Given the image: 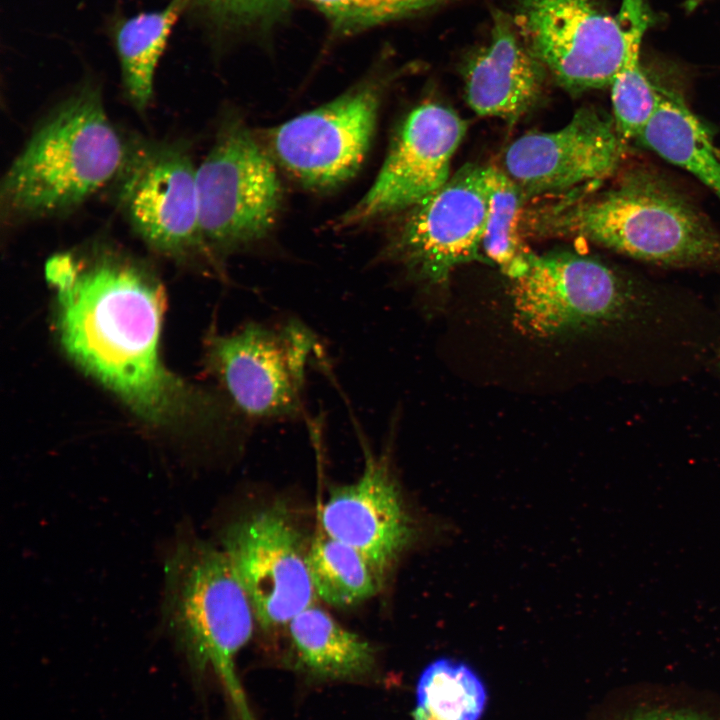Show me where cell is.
<instances>
[{
	"label": "cell",
	"mask_w": 720,
	"mask_h": 720,
	"mask_svg": "<svg viewBox=\"0 0 720 720\" xmlns=\"http://www.w3.org/2000/svg\"><path fill=\"white\" fill-rule=\"evenodd\" d=\"M45 274L56 291L61 344L87 374L158 426L214 418L211 400L160 360L162 291L145 269L107 246L93 245L89 252L52 256Z\"/></svg>",
	"instance_id": "1"
},
{
	"label": "cell",
	"mask_w": 720,
	"mask_h": 720,
	"mask_svg": "<svg viewBox=\"0 0 720 720\" xmlns=\"http://www.w3.org/2000/svg\"><path fill=\"white\" fill-rule=\"evenodd\" d=\"M128 136L111 121L100 86L87 79L40 121L5 173L2 223L15 227L62 216L111 185Z\"/></svg>",
	"instance_id": "2"
},
{
	"label": "cell",
	"mask_w": 720,
	"mask_h": 720,
	"mask_svg": "<svg viewBox=\"0 0 720 720\" xmlns=\"http://www.w3.org/2000/svg\"><path fill=\"white\" fill-rule=\"evenodd\" d=\"M530 231L576 236L627 256L664 265L720 264V235L674 186L633 168L600 195L532 212Z\"/></svg>",
	"instance_id": "3"
},
{
	"label": "cell",
	"mask_w": 720,
	"mask_h": 720,
	"mask_svg": "<svg viewBox=\"0 0 720 720\" xmlns=\"http://www.w3.org/2000/svg\"><path fill=\"white\" fill-rule=\"evenodd\" d=\"M162 616L197 674L213 670L240 720H253L235 659L252 637V603L227 555L193 536L176 539L165 562Z\"/></svg>",
	"instance_id": "4"
},
{
	"label": "cell",
	"mask_w": 720,
	"mask_h": 720,
	"mask_svg": "<svg viewBox=\"0 0 720 720\" xmlns=\"http://www.w3.org/2000/svg\"><path fill=\"white\" fill-rule=\"evenodd\" d=\"M200 227L209 253L246 248L265 238L281 204V185L269 155L242 120L225 119L197 167Z\"/></svg>",
	"instance_id": "5"
},
{
	"label": "cell",
	"mask_w": 720,
	"mask_h": 720,
	"mask_svg": "<svg viewBox=\"0 0 720 720\" xmlns=\"http://www.w3.org/2000/svg\"><path fill=\"white\" fill-rule=\"evenodd\" d=\"M319 352L317 336L297 320L250 322L213 336L207 361L241 417L272 421L300 414L307 369Z\"/></svg>",
	"instance_id": "6"
},
{
	"label": "cell",
	"mask_w": 720,
	"mask_h": 720,
	"mask_svg": "<svg viewBox=\"0 0 720 720\" xmlns=\"http://www.w3.org/2000/svg\"><path fill=\"white\" fill-rule=\"evenodd\" d=\"M111 186L117 208L151 249L173 258L208 253L197 166L184 143L128 136L125 161Z\"/></svg>",
	"instance_id": "7"
},
{
	"label": "cell",
	"mask_w": 720,
	"mask_h": 720,
	"mask_svg": "<svg viewBox=\"0 0 720 720\" xmlns=\"http://www.w3.org/2000/svg\"><path fill=\"white\" fill-rule=\"evenodd\" d=\"M511 297L517 326L542 337L623 321L640 305L637 290L615 271L569 252L532 253L512 279Z\"/></svg>",
	"instance_id": "8"
},
{
	"label": "cell",
	"mask_w": 720,
	"mask_h": 720,
	"mask_svg": "<svg viewBox=\"0 0 720 720\" xmlns=\"http://www.w3.org/2000/svg\"><path fill=\"white\" fill-rule=\"evenodd\" d=\"M489 207L486 166H462L408 209L384 256L427 287L445 284L459 265L485 261L480 250Z\"/></svg>",
	"instance_id": "9"
},
{
	"label": "cell",
	"mask_w": 720,
	"mask_h": 720,
	"mask_svg": "<svg viewBox=\"0 0 720 720\" xmlns=\"http://www.w3.org/2000/svg\"><path fill=\"white\" fill-rule=\"evenodd\" d=\"M513 21L545 70L573 93L610 86L627 54L624 15L606 14L593 0H519Z\"/></svg>",
	"instance_id": "10"
},
{
	"label": "cell",
	"mask_w": 720,
	"mask_h": 720,
	"mask_svg": "<svg viewBox=\"0 0 720 720\" xmlns=\"http://www.w3.org/2000/svg\"><path fill=\"white\" fill-rule=\"evenodd\" d=\"M223 551L265 629L287 624L312 605L308 549L290 512L274 504L231 523Z\"/></svg>",
	"instance_id": "11"
},
{
	"label": "cell",
	"mask_w": 720,
	"mask_h": 720,
	"mask_svg": "<svg viewBox=\"0 0 720 720\" xmlns=\"http://www.w3.org/2000/svg\"><path fill=\"white\" fill-rule=\"evenodd\" d=\"M383 91L378 80H365L272 128L266 138L274 159L309 188L329 189L346 182L365 158Z\"/></svg>",
	"instance_id": "12"
},
{
	"label": "cell",
	"mask_w": 720,
	"mask_h": 720,
	"mask_svg": "<svg viewBox=\"0 0 720 720\" xmlns=\"http://www.w3.org/2000/svg\"><path fill=\"white\" fill-rule=\"evenodd\" d=\"M467 130L452 109L435 102L414 108L398 129L370 189L344 215L342 228L408 210L451 177L453 155Z\"/></svg>",
	"instance_id": "13"
},
{
	"label": "cell",
	"mask_w": 720,
	"mask_h": 720,
	"mask_svg": "<svg viewBox=\"0 0 720 720\" xmlns=\"http://www.w3.org/2000/svg\"><path fill=\"white\" fill-rule=\"evenodd\" d=\"M625 144L614 119L583 107L559 130L513 141L504 152L503 170L524 196L558 192L612 175Z\"/></svg>",
	"instance_id": "14"
},
{
	"label": "cell",
	"mask_w": 720,
	"mask_h": 720,
	"mask_svg": "<svg viewBox=\"0 0 720 720\" xmlns=\"http://www.w3.org/2000/svg\"><path fill=\"white\" fill-rule=\"evenodd\" d=\"M320 521L326 535L360 552L383 581L416 537L385 455L367 454L360 477L331 491Z\"/></svg>",
	"instance_id": "15"
},
{
	"label": "cell",
	"mask_w": 720,
	"mask_h": 720,
	"mask_svg": "<svg viewBox=\"0 0 720 720\" xmlns=\"http://www.w3.org/2000/svg\"><path fill=\"white\" fill-rule=\"evenodd\" d=\"M546 70L522 40L514 21L495 11L488 42L465 59V98L479 116L514 123L540 100Z\"/></svg>",
	"instance_id": "16"
},
{
	"label": "cell",
	"mask_w": 720,
	"mask_h": 720,
	"mask_svg": "<svg viewBox=\"0 0 720 720\" xmlns=\"http://www.w3.org/2000/svg\"><path fill=\"white\" fill-rule=\"evenodd\" d=\"M187 6V0H169L160 8L130 15L117 11L107 22L124 93L138 112L152 101L157 67Z\"/></svg>",
	"instance_id": "17"
},
{
	"label": "cell",
	"mask_w": 720,
	"mask_h": 720,
	"mask_svg": "<svg viewBox=\"0 0 720 720\" xmlns=\"http://www.w3.org/2000/svg\"><path fill=\"white\" fill-rule=\"evenodd\" d=\"M291 643L302 668L323 680H355L371 673L374 647L313 604L288 624Z\"/></svg>",
	"instance_id": "18"
},
{
	"label": "cell",
	"mask_w": 720,
	"mask_h": 720,
	"mask_svg": "<svg viewBox=\"0 0 720 720\" xmlns=\"http://www.w3.org/2000/svg\"><path fill=\"white\" fill-rule=\"evenodd\" d=\"M638 139L668 162L690 172L720 199V150L679 96L663 92L657 112Z\"/></svg>",
	"instance_id": "19"
},
{
	"label": "cell",
	"mask_w": 720,
	"mask_h": 720,
	"mask_svg": "<svg viewBox=\"0 0 720 720\" xmlns=\"http://www.w3.org/2000/svg\"><path fill=\"white\" fill-rule=\"evenodd\" d=\"M620 11L627 23L628 47L625 60L611 87L614 122L622 138H638L657 112L663 91L643 72L639 53L646 30L654 23L647 0H622Z\"/></svg>",
	"instance_id": "20"
},
{
	"label": "cell",
	"mask_w": 720,
	"mask_h": 720,
	"mask_svg": "<svg viewBox=\"0 0 720 720\" xmlns=\"http://www.w3.org/2000/svg\"><path fill=\"white\" fill-rule=\"evenodd\" d=\"M480 676L466 663L438 658L420 674L413 720H479L487 705Z\"/></svg>",
	"instance_id": "21"
},
{
	"label": "cell",
	"mask_w": 720,
	"mask_h": 720,
	"mask_svg": "<svg viewBox=\"0 0 720 720\" xmlns=\"http://www.w3.org/2000/svg\"><path fill=\"white\" fill-rule=\"evenodd\" d=\"M307 561L315 593L335 607L356 606L376 595L383 584L360 552L323 531L309 546Z\"/></svg>",
	"instance_id": "22"
},
{
	"label": "cell",
	"mask_w": 720,
	"mask_h": 720,
	"mask_svg": "<svg viewBox=\"0 0 720 720\" xmlns=\"http://www.w3.org/2000/svg\"><path fill=\"white\" fill-rule=\"evenodd\" d=\"M489 207L481 249L511 279L527 268L532 251L522 239L524 194L503 169L486 165Z\"/></svg>",
	"instance_id": "23"
},
{
	"label": "cell",
	"mask_w": 720,
	"mask_h": 720,
	"mask_svg": "<svg viewBox=\"0 0 720 720\" xmlns=\"http://www.w3.org/2000/svg\"><path fill=\"white\" fill-rule=\"evenodd\" d=\"M342 35L414 16L453 0H309Z\"/></svg>",
	"instance_id": "24"
},
{
	"label": "cell",
	"mask_w": 720,
	"mask_h": 720,
	"mask_svg": "<svg viewBox=\"0 0 720 720\" xmlns=\"http://www.w3.org/2000/svg\"><path fill=\"white\" fill-rule=\"evenodd\" d=\"M290 0H187V12L215 22H263L280 16Z\"/></svg>",
	"instance_id": "25"
},
{
	"label": "cell",
	"mask_w": 720,
	"mask_h": 720,
	"mask_svg": "<svg viewBox=\"0 0 720 720\" xmlns=\"http://www.w3.org/2000/svg\"><path fill=\"white\" fill-rule=\"evenodd\" d=\"M634 720H707L700 716L672 711H654L640 714Z\"/></svg>",
	"instance_id": "26"
},
{
	"label": "cell",
	"mask_w": 720,
	"mask_h": 720,
	"mask_svg": "<svg viewBox=\"0 0 720 720\" xmlns=\"http://www.w3.org/2000/svg\"><path fill=\"white\" fill-rule=\"evenodd\" d=\"M707 0H686L684 7L687 11H693Z\"/></svg>",
	"instance_id": "27"
}]
</instances>
